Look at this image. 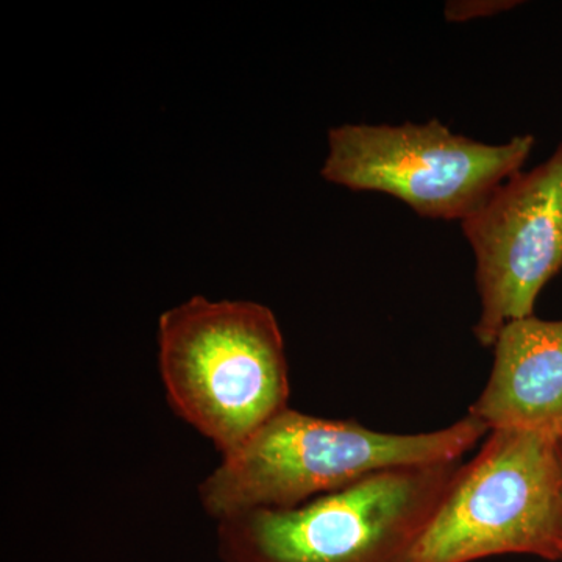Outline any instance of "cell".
Listing matches in <instances>:
<instances>
[{
  "instance_id": "cell-1",
  "label": "cell",
  "mask_w": 562,
  "mask_h": 562,
  "mask_svg": "<svg viewBox=\"0 0 562 562\" xmlns=\"http://www.w3.org/2000/svg\"><path fill=\"white\" fill-rule=\"evenodd\" d=\"M486 435L469 414L442 430L397 435L288 408L222 457L199 484V501L216 524L255 509L297 508L375 473L461 461Z\"/></svg>"
},
{
  "instance_id": "cell-2",
  "label": "cell",
  "mask_w": 562,
  "mask_h": 562,
  "mask_svg": "<svg viewBox=\"0 0 562 562\" xmlns=\"http://www.w3.org/2000/svg\"><path fill=\"white\" fill-rule=\"evenodd\" d=\"M158 368L172 412L221 457L290 408V366L271 308L194 295L158 321Z\"/></svg>"
},
{
  "instance_id": "cell-3",
  "label": "cell",
  "mask_w": 562,
  "mask_h": 562,
  "mask_svg": "<svg viewBox=\"0 0 562 562\" xmlns=\"http://www.w3.org/2000/svg\"><path fill=\"white\" fill-rule=\"evenodd\" d=\"M464 460L375 473L292 509L217 522L222 562H409Z\"/></svg>"
},
{
  "instance_id": "cell-4",
  "label": "cell",
  "mask_w": 562,
  "mask_h": 562,
  "mask_svg": "<svg viewBox=\"0 0 562 562\" xmlns=\"http://www.w3.org/2000/svg\"><path fill=\"white\" fill-rule=\"evenodd\" d=\"M522 554L562 562L560 439L490 431L446 495L409 562H476Z\"/></svg>"
},
{
  "instance_id": "cell-5",
  "label": "cell",
  "mask_w": 562,
  "mask_h": 562,
  "mask_svg": "<svg viewBox=\"0 0 562 562\" xmlns=\"http://www.w3.org/2000/svg\"><path fill=\"white\" fill-rule=\"evenodd\" d=\"M535 147L531 133L490 144L439 120L344 124L328 132L321 176L350 191L391 195L425 220L461 224L498 184L522 171Z\"/></svg>"
},
{
  "instance_id": "cell-6",
  "label": "cell",
  "mask_w": 562,
  "mask_h": 562,
  "mask_svg": "<svg viewBox=\"0 0 562 562\" xmlns=\"http://www.w3.org/2000/svg\"><path fill=\"white\" fill-rule=\"evenodd\" d=\"M461 231L475 257L473 335L492 347L506 325L535 316L543 288L562 272V143L541 165L498 184Z\"/></svg>"
},
{
  "instance_id": "cell-7",
  "label": "cell",
  "mask_w": 562,
  "mask_h": 562,
  "mask_svg": "<svg viewBox=\"0 0 562 562\" xmlns=\"http://www.w3.org/2000/svg\"><path fill=\"white\" fill-rule=\"evenodd\" d=\"M490 380L469 408L494 430L562 438V319L530 316L506 325L495 339Z\"/></svg>"
},
{
  "instance_id": "cell-8",
  "label": "cell",
  "mask_w": 562,
  "mask_h": 562,
  "mask_svg": "<svg viewBox=\"0 0 562 562\" xmlns=\"http://www.w3.org/2000/svg\"><path fill=\"white\" fill-rule=\"evenodd\" d=\"M519 5L517 0H452L443 7V16L449 22H468L495 16Z\"/></svg>"
},
{
  "instance_id": "cell-9",
  "label": "cell",
  "mask_w": 562,
  "mask_h": 562,
  "mask_svg": "<svg viewBox=\"0 0 562 562\" xmlns=\"http://www.w3.org/2000/svg\"><path fill=\"white\" fill-rule=\"evenodd\" d=\"M560 450H561V458H562V438L560 439Z\"/></svg>"
}]
</instances>
